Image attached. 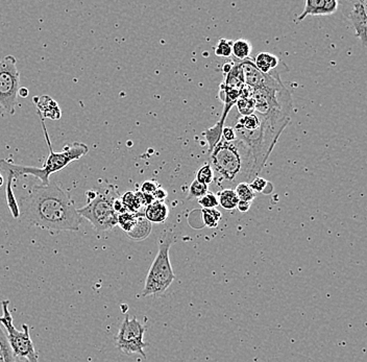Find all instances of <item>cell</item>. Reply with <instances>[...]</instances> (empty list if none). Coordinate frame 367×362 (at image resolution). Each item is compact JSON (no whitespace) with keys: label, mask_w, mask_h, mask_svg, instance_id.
Listing matches in <instances>:
<instances>
[{"label":"cell","mask_w":367,"mask_h":362,"mask_svg":"<svg viewBox=\"0 0 367 362\" xmlns=\"http://www.w3.org/2000/svg\"><path fill=\"white\" fill-rule=\"evenodd\" d=\"M50 232L79 231L81 219L75 202L56 184L35 185L21 202L20 214Z\"/></svg>","instance_id":"cell-1"},{"label":"cell","mask_w":367,"mask_h":362,"mask_svg":"<svg viewBox=\"0 0 367 362\" xmlns=\"http://www.w3.org/2000/svg\"><path fill=\"white\" fill-rule=\"evenodd\" d=\"M39 118L41 121L42 129H43L46 144H47L48 150H49V155L46 158L43 166L41 168L33 166H21V165L14 164L8 160H6V163H8V168L14 173L16 179L22 177V175H33L41 181V185L46 186L50 184L49 177L52 173H58V171L66 168L73 161L83 158L89 152V148H88L87 144L83 143V142L75 141L73 143H67L62 152H54L47 129H46L45 121L41 115H39Z\"/></svg>","instance_id":"cell-2"},{"label":"cell","mask_w":367,"mask_h":362,"mask_svg":"<svg viewBox=\"0 0 367 362\" xmlns=\"http://www.w3.org/2000/svg\"><path fill=\"white\" fill-rule=\"evenodd\" d=\"M211 161L215 171L226 181H236L237 178L242 177V182L249 183L255 179L249 155L237 140L234 142L220 140L211 152Z\"/></svg>","instance_id":"cell-3"},{"label":"cell","mask_w":367,"mask_h":362,"mask_svg":"<svg viewBox=\"0 0 367 362\" xmlns=\"http://www.w3.org/2000/svg\"><path fill=\"white\" fill-rule=\"evenodd\" d=\"M175 240L177 237L171 230H164L161 233L158 239V254L148 272L142 297L158 296L166 292L173 284L175 275L171 267L169 251Z\"/></svg>","instance_id":"cell-4"},{"label":"cell","mask_w":367,"mask_h":362,"mask_svg":"<svg viewBox=\"0 0 367 362\" xmlns=\"http://www.w3.org/2000/svg\"><path fill=\"white\" fill-rule=\"evenodd\" d=\"M95 189V198L77 211L81 219L89 221L94 230L102 233L110 231L118 223V214L113 209V202L120 196L112 184L102 183Z\"/></svg>","instance_id":"cell-5"},{"label":"cell","mask_w":367,"mask_h":362,"mask_svg":"<svg viewBox=\"0 0 367 362\" xmlns=\"http://www.w3.org/2000/svg\"><path fill=\"white\" fill-rule=\"evenodd\" d=\"M8 304H10V301H2V315L0 317V324L6 329V338L14 353V356L16 359H26L29 362H39V355L36 352L35 347L29 336V326L26 324L22 325L21 331L15 328Z\"/></svg>","instance_id":"cell-6"},{"label":"cell","mask_w":367,"mask_h":362,"mask_svg":"<svg viewBox=\"0 0 367 362\" xmlns=\"http://www.w3.org/2000/svg\"><path fill=\"white\" fill-rule=\"evenodd\" d=\"M20 73L15 56H6L0 61V106L8 114L16 113Z\"/></svg>","instance_id":"cell-7"},{"label":"cell","mask_w":367,"mask_h":362,"mask_svg":"<svg viewBox=\"0 0 367 362\" xmlns=\"http://www.w3.org/2000/svg\"><path fill=\"white\" fill-rule=\"evenodd\" d=\"M144 333L146 327L136 317L132 320L129 317H125L116 336L117 348L125 354H140L146 359V355L143 350L150 345L144 343Z\"/></svg>","instance_id":"cell-8"},{"label":"cell","mask_w":367,"mask_h":362,"mask_svg":"<svg viewBox=\"0 0 367 362\" xmlns=\"http://www.w3.org/2000/svg\"><path fill=\"white\" fill-rule=\"evenodd\" d=\"M239 65L242 69L245 86L251 88L253 90L265 87V86H274L281 81L278 73L270 72L268 74H264L249 58L239 62Z\"/></svg>","instance_id":"cell-9"},{"label":"cell","mask_w":367,"mask_h":362,"mask_svg":"<svg viewBox=\"0 0 367 362\" xmlns=\"http://www.w3.org/2000/svg\"><path fill=\"white\" fill-rule=\"evenodd\" d=\"M367 1L366 0H360V1L354 2L353 10L350 13V21L353 24L354 29L356 31V36L361 40L364 47L366 46V27H367Z\"/></svg>","instance_id":"cell-10"},{"label":"cell","mask_w":367,"mask_h":362,"mask_svg":"<svg viewBox=\"0 0 367 362\" xmlns=\"http://www.w3.org/2000/svg\"><path fill=\"white\" fill-rule=\"evenodd\" d=\"M339 2L337 0H307L304 12L299 16V20L309 16H326L332 15L338 10Z\"/></svg>","instance_id":"cell-11"},{"label":"cell","mask_w":367,"mask_h":362,"mask_svg":"<svg viewBox=\"0 0 367 362\" xmlns=\"http://www.w3.org/2000/svg\"><path fill=\"white\" fill-rule=\"evenodd\" d=\"M0 173H4V183H6V204H8V209H10V214L14 219H19L20 217V206L17 202L16 196L13 190V182L16 179L14 173L8 168V163L4 159L0 160Z\"/></svg>","instance_id":"cell-12"},{"label":"cell","mask_w":367,"mask_h":362,"mask_svg":"<svg viewBox=\"0 0 367 362\" xmlns=\"http://www.w3.org/2000/svg\"><path fill=\"white\" fill-rule=\"evenodd\" d=\"M33 104L37 107V113L44 119L58 120L62 117V111L58 102L48 95L35 96L33 98Z\"/></svg>","instance_id":"cell-13"},{"label":"cell","mask_w":367,"mask_h":362,"mask_svg":"<svg viewBox=\"0 0 367 362\" xmlns=\"http://www.w3.org/2000/svg\"><path fill=\"white\" fill-rule=\"evenodd\" d=\"M169 210L164 202H153L152 204L148 205L144 211V217L150 221V223H162L166 221L169 217Z\"/></svg>","instance_id":"cell-14"},{"label":"cell","mask_w":367,"mask_h":362,"mask_svg":"<svg viewBox=\"0 0 367 362\" xmlns=\"http://www.w3.org/2000/svg\"><path fill=\"white\" fill-rule=\"evenodd\" d=\"M253 62L262 73L268 74L278 67L279 58L270 52H260L256 56Z\"/></svg>","instance_id":"cell-15"},{"label":"cell","mask_w":367,"mask_h":362,"mask_svg":"<svg viewBox=\"0 0 367 362\" xmlns=\"http://www.w3.org/2000/svg\"><path fill=\"white\" fill-rule=\"evenodd\" d=\"M152 231V223L144 217V214H139L136 223L135 227L133 228L131 232L127 233V236L133 240H143L148 237Z\"/></svg>","instance_id":"cell-16"},{"label":"cell","mask_w":367,"mask_h":362,"mask_svg":"<svg viewBox=\"0 0 367 362\" xmlns=\"http://www.w3.org/2000/svg\"><path fill=\"white\" fill-rule=\"evenodd\" d=\"M251 54V44L247 40L238 39L233 42L232 56H234L238 62L247 60Z\"/></svg>","instance_id":"cell-17"},{"label":"cell","mask_w":367,"mask_h":362,"mask_svg":"<svg viewBox=\"0 0 367 362\" xmlns=\"http://www.w3.org/2000/svg\"><path fill=\"white\" fill-rule=\"evenodd\" d=\"M224 127V125H222L220 121H217V123L213 127H210V129H207L203 132V135L205 136V140L209 144L210 152H212L221 140Z\"/></svg>","instance_id":"cell-18"},{"label":"cell","mask_w":367,"mask_h":362,"mask_svg":"<svg viewBox=\"0 0 367 362\" xmlns=\"http://www.w3.org/2000/svg\"><path fill=\"white\" fill-rule=\"evenodd\" d=\"M218 204L226 209V210H233L237 208L238 205V198H237L236 192L232 189H224L218 194Z\"/></svg>","instance_id":"cell-19"},{"label":"cell","mask_w":367,"mask_h":362,"mask_svg":"<svg viewBox=\"0 0 367 362\" xmlns=\"http://www.w3.org/2000/svg\"><path fill=\"white\" fill-rule=\"evenodd\" d=\"M201 214H203V221L205 227L211 228V229L217 228L221 221V212L217 209H203Z\"/></svg>","instance_id":"cell-20"},{"label":"cell","mask_w":367,"mask_h":362,"mask_svg":"<svg viewBox=\"0 0 367 362\" xmlns=\"http://www.w3.org/2000/svg\"><path fill=\"white\" fill-rule=\"evenodd\" d=\"M139 214H141V213L125 212L123 213V214H119L118 223L117 225L127 234L135 227Z\"/></svg>","instance_id":"cell-21"},{"label":"cell","mask_w":367,"mask_h":362,"mask_svg":"<svg viewBox=\"0 0 367 362\" xmlns=\"http://www.w3.org/2000/svg\"><path fill=\"white\" fill-rule=\"evenodd\" d=\"M235 192H236L238 200H243V202L253 203V200L256 198L255 192L249 187V184L245 183V182L238 183L236 189H235Z\"/></svg>","instance_id":"cell-22"},{"label":"cell","mask_w":367,"mask_h":362,"mask_svg":"<svg viewBox=\"0 0 367 362\" xmlns=\"http://www.w3.org/2000/svg\"><path fill=\"white\" fill-rule=\"evenodd\" d=\"M214 169L212 168L211 165L205 164L198 169L196 173V181L203 185L209 186L214 181Z\"/></svg>","instance_id":"cell-23"},{"label":"cell","mask_w":367,"mask_h":362,"mask_svg":"<svg viewBox=\"0 0 367 362\" xmlns=\"http://www.w3.org/2000/svg\"><path fill=\"white\" fill-rule=\"evenodd\" d=\"M232 40L220 39L216 44L215 54L220 58H230L232 56Z\"/></svg>","instance_id":"cell-24"},{"label":"cell","mask_w":367,"mask_h":362,"mask_svg":"<svg viewBox=\"0 0 367 362\" xmlns=\"http://www.w3.org/2000/svg\"><path fill=\"white\" fill-rule=\"evenodd\" d=\"M208 192V186L199 183L196 180L191 183L190 188H189L188 200L191 198H201V196H205Z\"/></svg>","instance_id":"cell-25"},{"label":"cell","mask_w":367,"mask_h":362,"mask_svg":"<svg viewBox=\"0 0 367 362\" xmlns=\"http://www.w3.org/2000/svg\"><path fill=\"white\" fill-rule=\"evenodd\" d=\"M198 204L203 209H215L218 206V198L213 192L208 191L205 196L198 198Z\"/></svg>","instance_id":"cell-26"},{"label":"cell","mask_w":367,"mask_h":362,"mask_svg":"<svg viewBox=\"0 0 367 362\" xmlns=\"http://www.w3.org/2000/svg\"><path fill=\"white\" fill-rule=\"evenodd\" d=\"M249 184V187L251 188V190H253L255 194H261V192H263L264 190H265V188L267 187L268 182L266 181L265 179H263V178L258 175V177H256L255 179Z\"/></svg>","instance_id":"cell-27"},{"label":"cell","mask_w":367,"mask_h":362,"mask_svg":"<svg viewBox=\"0 0 367 362\" xmlns=\"http://www.w3.org/2000/svg\"><path fill=\"white\" fill-rule=\"evenodd\" d=\"M221 139L226 142H234L236 140V133H235L233 127L224 125V129H222Z\"/></svg>","instance_id":"cell-28"},{"label":"cell","mask_w":367,"mask_h":362,"mask_svg":"<svg viewBox=\"0 0 367 362\" xmlns=\"http://www.w3.org/2000/svg\"><path fill=\"white\" fill-rule=\"evenodd\" d=\"M158 188L159 186L157 182L146 181L141 185V192L143 194H150V196H153V194H154V192L156 191Z\"/></svg>","instance_id":"cell-29"},{"label":"cell","mask_w":367,"mask_h":362,"mask_svg":"<svg viewBox=\"0 0 367 362\" xmlns=\"http://www.w3.org/2000/svg\"><path fill=\"white\" fill-rule=\"evenodd\" d=\"M167 196H169V194H167L166 190L162 189V188H158L153 194L155 200H157V202H164L167 198Z\"/></svg>","instance_id":"cell-30"},{"label":"cell","mask_w":367,"mask_h":362,"mask_svg":"<svg viewBox=\"0 0 367 362\" xmlns=\"http://www.w3.org/2000/svg\"><path fill=\"white\" fill-rule=\"evenodd\" d=\"M251 203L243 202V200H239L238 205H237V209H238L240 212L244 213L251 209Z\"/></svg>","instance_id":"cell-31"},{"label":"cell","mask_w":367,"mask_h":362,"mask_svg":"<svg viewBox=\"0 0 367 362\" xmlns=\"http://www.w3.org/2000/svg\"><path fill=\"white\" fill-rule=\"evenodd\" d=\"M29 95V91L27 88L25 87H20V89H19L18 91V96H20V97L22 98H26L27 96Z\"/></svg>","instance_id":"cell-32"},{"label":"cell","mask_w":367,"mask_h":362,"mask_svg":"<svg viewBox=\"0 0 367 362\" xmlns=\"http://www.w3.org/2000/svg\"><path fill=\"white\" fill-rule=\"evenodd\" d=\"M4 185V177L1 173H0V187Z\"/></svg>","instance_id":"cell-33"},{"label":"cell","mask_w":367,"mask_h":362,"mask_svg":"<svg viewBox=\"0 0 367 362\" xmlns=\"http://www.w3.org/2000/svg\"><path fill=\"white\" fill-rule=\"evenodd\" d=\"M15 362H29V361H26V359H16V357H15Z\"/></svg>","instance_id":"cell-34"},{"label":"cell","mask_w":367,"mask_h":362,"mask_svg":"<svg viewBox=\"0 0 367 362\" xmlns=\"http://www.w3.org/2000/svg\"><path fill=\"white\" fill-rule=\"evenodd\" d=\"M2 112H3V109H2V107L0 106V114H1Z\"/></svg>","instance_id":"cell-35"}]
</instances>
